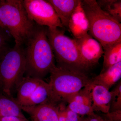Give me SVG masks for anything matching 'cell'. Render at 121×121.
<instances>
[{"label": "cell", "instance_id": "obj_1", "mask_svg": "<svg viewBox=\"0 0 121 121\" xmlns=\"http://www.w3.org/2000/svg\"><path fill=\"white\" fill-rule=\"evenodd\" d=\"M47 27L36 24L24 50L26 76L43 79L55 66V56L47 35Z\"/></svg>", "mask_w": 121, "mask_h": 121}, {"label": "cell", "instance_id": "obj_29", "mask_svg": "<svg viewBox=\"0 0 121 121\" xmlns=\"http://www.w3.org/2000/svg\"><path fill=\"white\" fill-rule=\"evenodd\" d=\"M99 121H108V120H105V119H103L101 117H100V116H99Z\"/></svg>", "mask_w": 121, "mask_h": 121}, {"label": "cell", "instance_id": "obj_6", "mask_svg": "<svg viewBox=\"0 0 121 121\" xmlns=\"http://www.w3.org/2000/svg\"><path fill=\"white\" fill-rule=\"evenodd\" d=\"M47 35L57 65L68 66L87 71L74 39L65 35L64 31L59 28L47 27Z\"/></svg>", "mask_w": 121, "mask_h": 121}, {"label": "cell", "instance_id": "obj_13", "mask_svg": "<svg viewBox=\"0 0 121 121\" xmlns=\"http://www.w3.org/2000/svg\"><path fill=\"white\" fill-rule=\"evenodd\" d=\"M121 78V62L114 65L105 72L92 79L91 83L100 85L109 90Z\"/></svg>", "mask_w": 121, "mask_h": 121}, {"label": "cell", "instance_id": "obj_5", "mask_svg": "<svg viewBox=\"0 0 121 121\" xmlns=\"http://www.w3.org/2000/svg\"><path fill=\"white\" fill-rule=\"evenodd\" d=\"M26 65L22 46L15 45L0 55V89L2 94L12 96L24 78Z\"/></svg>", "mask_w": 121, "mask_h": 121}, {"label": "cell", "instance_id": "obj_24", "mask_svg": "<svg viewBox=\"0 0 121 121\" xmlns=\"http://www.w3.org/2000/svg\"><path fill=\"white\" fill-rule=\"evenodd\" d=\"M104 117L105 118L104 119L109 121H121V110L104 114Z\"/></svg>", "mask_w": 121, "mask_h": 121}, {"label": "cell", "instance_id": "obj_15", "mask_svg": "<svg viewBox=\"0 0 121 121\" xmlns=\"http://www.w3.org/2000/svg\"><path fill=\"white\" fill-rule=\"evenodd\" d=\"M21 106L12 96L0 94V118L15 116L26 118Z\"/></svg>", "mask_w": 121, "mask_h": 121}, {"label": "cell", "instance_id": "obj_16", "mask_svg": "<svg viewBox=\"0 0 121 121\" xmlns=\"http://www.w3.org/2000/svg\"><path fill=\"white\" fill-rule=\"evenodd\" d=\"M50 95L49 83L42 80L31 95L21 106H35L48 102Z\"/></svg>", "mask_w": 121, "mask_h": 121}, {"label": "cell", "instance_id": "obj_20", "mask_svg": "<svg viewBox=\"0 0 121 121\" xmlns=\"http://www.w3.org/2000/svg\"><path fill=\"white\" fill-rule=\"evenodd\" d=\"M68 108L79 115L90 116L95 114L91 106L87 105L74 101L68 103Z\"/></svg>", "mask_w": 121, "mask_h": 121}, {"label": "cell", "instance_id": "obj_22", "mask_svg": "<svg viewBox=\"0 0 121 121\" xmlns=\"http://www.w3.org/2000/svg\"><path fill=\"white\" fill-rule=\"evenodd\" d=\"M9 40V35L6 30L0 26V55L8 48L7 44Z\"/></svg>", "mask_w": 121, "mask_h": 121}, {"label": "cell", "instance_id": "obj_21", "mask_svg": "<svg viewBox=\"0 0 121 121\" xmlns=\"http://www.w3.org/2000/svg\"><path fill=\"white\" fill-rule=\"evenodd\" d=\"M110 92L111 102L110 112L121 110V81Z\"/></svg>", "mask_w": 121, "mask_h": 121}, {"label": "cell", "instance_id": "obj_17", "mask_svg": "<svg viewBox=\"0 0 121 121\" xmlns=\"http://www.w3.org/2000/svg\"><path fill=\"white\" fill-rule=\"evenodd\" d=\"M102 69L100 74L121 62V41L114 44L104 50Z\"/></svg>", "mask_w": 121, "mask_h": 121}, {"label": "cell", "instance_id": "obj_9", "mask_svg": "<svg viewBox=\"0 0 121 121\" xmlns=\"http://www.w3.org/2000/svg\"><path fill=\"white\" fill-rule=\"evenodd\" d=\"M32 121H58L56 106L47 102L35 106H21Z\"/></svg>", "mask_w": 121, "mask_h": 121}, {"label": "cell", "instance_id": "obj_25", "mask_svg": "<svg viewBox=\"0 0 121 121\" xmlns=\"http://www.w3.org/2000/svg\"><path fill=\"white\" fill-rule=\"evenodd\" d=\"M67 121H79L80 118V115L72 111L68 108H66Z\"/></svg>", "mask_w": 121, "mask_h": 121}, {"label": "cell", "instance_id": "obj_26", "mask_svg": "<svg viewBox=\"0 0 121 121\" xmlns=\"http://www.w3.org/2000/svg\"><path fill=\"white\" fill-rule=\"evenodd\" d=\"M0 121H30L27 119L26 118L9 116L0 118Z\"/></svg>", "mask_w": 121, "mask_h": 121}, {"label": "cell", "instance_id": "obj_11", "mask_svg": "<svg viewBox=\"0 0 121 121\" xmlns=\"http://www.w3.org/2000/svg\"><path fill=\"white\" fill-rule=\"evenodd\" d=\"M68 29L73 35L74 39L80 38L88 33L89 22L81 6V1L70 18Z\"/></svg>", "mask_w": 121, "mask_h": 121}, {"label": "cell", "instance_id": "obj_28", "mask_svg": "<svg viewBox=\"0 0 121 121\" xmlns=\"http://www.w3.org/2000/svg\"><path fill=\"white\" fill-rule=\"evenodd\" d=\"M79 121H88V120H87V117L86 118L81 117Z\"/></svg>", "mask_w": 121, "mask_h": 121}, {"label": "cell", "instance_id": "obj_18", "mask_svg": "<svg viewBox=\"0 0 121 121\" xmlns=\"http://www.w3.org/2000/svg\"><path fill=\"white\" fill-rule=\"evenodd\" d=\"M96 1L103 11L118 22L121 23V0H99Z\"/></svg>", "mask_w": 121, "mask_h": 121}, {"label": "cell", "instance_id": "obj_2", "mask_svg": "<svg viewBox=\"0 0 121 121\" xmlns=\"http://www.w3.org/2000/svg\"><path fill=\"white\" fill-rule=\"evenodd\" d=\"M86 71L64 65H56L50 71V95L48 102L56 105L68 103L92 82Z\"/></svg>", "mask_w": 121, "mask_h": 121}, {"label": "cell", "instance_id": "obj_27", "mask_svg": "<svg viewBox=\"0 0 121 121\" xmlns=\"http://www.w3.org/2000/svg\"><path fill=\"white\" fill-rule=\"evenodd\" d=\"M99 116L95 114V113L92 115L88 116L87 117L88 121H100Z\"/></svg>", "mask_w": 121, "mask_h": 121}, {"label": "cell", "instance_id": "obj_12", "mask_svg": "<svg viewBox=\"0 0 121 121\" xmlns=\"http://www.w3.org/2000/svg\"><path fill=\"white\" fill-rule=\"evenodd\" d=\"M52 5L63 27L68 29L70 18L80 0H48Z\"/></svg>", "mask_w": 121, "mask_h": 121}, {"label": "cell", "instance_id": "obj_10", "mask_svg": "<svg viewBox=\"0 0 121 121\" xmlns=\"http://www.w3.org/2000/svg\"><path fill=\"white\" fill-rule=\"evenodd\" d=\"M91 84L92 107L94 112H109L111 102L110 91L102 86Z\"/></svg>", "mask_w": 121, "mask_h": 121}, {"label": "cell", "instance_id": "obj_3", "mask_svg": "<svg viewBox=\"0 0 121 121\" xmlns=\"http://www.w3.org/2000/svg\"><path fill=\"white\" fill-rule=\"evenodd\" d=\"M81 5L88 20L91 35L104 50L121 41V23L103 11L96 0H82Z\"/></svg>", "mask_w": 121, "mask_h": 121}, {"label": "cell", "instance_id": "obj_14", "mask_svg": "<svg viewBox=\"0 0 121 121\" xmlns=\"http://www.w3.org/2000/svg\"><path fill=\"white\" fill-rule=\"evenodd\" d=\"M43 79L24 77L17 89L16 99L21 106H22L29 98Z\"/></svg>", "mask_w": 121, "mask_h": 121}, {"label": "cell", "instance_id": "obj_7", "mask_svg": "<svg viewBox=\"0 0 121 121\" xmlns=\"http://www.w3.org/2000/svg\"><path fill=\"white\" fill-rule=\"evenodd\" d=\"M23 4L29 18L39 26L63 28L51 4L48 0H24Z\"/></svg>", "mask_w": 121, "mask_h": 121}, {"label": "cell", "instance_id": "obj_4", "mask_svg": "<svg viewBox=\"0 0 121 121\" xmlns=\"http://www.w3.org/2000/svg\"><path fill=\"white\" fill-rule=\"evenodd\" d=\"M0 22L18 46L26 43L36 24L29 18L21 0H0Z\"/></svg>", "mask_w": 121, "mask_h": 121}, {"label": "cell", "instance_id": "obj_19", "mask_svg": "<svg viewBox=\"0 0 121 121\" xmlns=\"http://www.w3.org/2000/svg\"><path fill=\"white\" fill-rule=\"evenodd\" d=\"M91 82L87 85L78 93L74 95L68 103L70 102L74 101L92 106Z\"/></svg>", "mask_w": 121, "mask_h": 121}, {"label": "cell", "instance_id": "obj_8", "mask_svg": "<svg viewBox=\"0 0 121 121\" xmlns=\"http://www.w3.org/2000/svg\"><path fill=\"white\" fill-rule=\"evenodd\" d=\"M81 59L87 71L99 63L104 54L101 44L88 33L78 39H74Z\"/></svg>", "mask_w": 121, "mask_h": 121}, {"label": "cell", "instance_id": "obj_30", "mask_svg": "<svg viewBox=\"0 0 121 121\" xmlns=\"http://www.w3.org/2000/svg\"><path fill=\"white\" fill-rule=\"evenodd\" d=\"M0 26H1V27H2L3 28V27H2V25H1V24L0 22Z\"/></svg>", "mask_w": 121, "mask_h": 121}, {"label": "cell", "instance_id": "obj_23", "mask_svg": "<svg viewBox=\"0 0 121 121\" xmlns=\"http://www.w3.org/2000/svg\"><path fill=\"white\" fill-rule=\"evenodd\" d=\"M66 103H61L56 106L58 121H67Z\"/></svg>", "mask_w": 121, "mask_h": 121}]
</instances>
